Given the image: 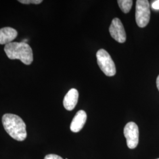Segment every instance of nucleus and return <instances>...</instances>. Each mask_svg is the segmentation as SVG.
Wrapping results in <instances>:
<instances>
[{
    "mask_svg": "<svg viewBox=\"0 0 159 159\" xmlns=\"http://www.w3.org/2000/svg\"><path fill=\"white\" fill-rule=\"evenodd\" d=\"M2 122L4 129L12 138L20 142L26 139V125L20 117L13 114H6L2 116Z\"/></svg>",
    "mask_w": 159,
    "mask_h": 159,
    "instance_id": "1",
    "label": "nucleus"
},
{
    "mask_svg": "<svg viewBox=\"0 0 159 159\" xmlns=\"http://www.w3.org/2000/svg\"><path fill=\"white\" fill-rule=\"evenodd\" d=\"M7 57L11 60H20L25 65H30L33 61L32 48L24 42H12L4 47Z\"/></svg>",
    "mask_w": 159,
    "mask_h": 159,
    "instance_id": "2",
    "label": "nucleus"
},
{
    "mask_svg": "<svg viewBox=\"0 0 159 159\" xmlns=\"http://www.w3.org/2000/svg\"><path fill=\"white\" fill-rule=\"evenodd\" d=\"M97 64L102 72L108 77L114 76L116 73L115 64L108 52L100 49L97 52Z\"/></svg>",
    "mask_w": 159,
    "mask_h": 159,
    "instance_id": "3",
    "label": "nucleus"
},
{
    "mask_svg": "<svg viewBox=\"0 0 159 159\" xmlns=\"http://www.w3.org/2000/svg\"><path fill=\"white\" fill-rule=\"evenodd\" d=\"M150 19V4L147 0H137L136 6V21L137 25L144 28Z\"/></svg>",
    "mask_w": 159,
    "mask_h": 159,
    "instance_id": "4",
    "label": "nucleus"
},
{
    "mask_svg": "<svg viewBox=\"0 0 159 159\" xmlns=\"http://www.w3.org/2000/svg\"><path fill=\"white\" fill-rule=\"evenodd\" d=\"M124 134L126 139L127 145L130 149L136 148L139 144V127L134 122L128 123L125 127Z\"/></svg>",
    "mask_w": 159,
    "mask_h": 159,
    "instance_id": "5",
    "label": "nucleus"
},
{
    "mask_svg": "<svg viewBox=\"0 0 159 159\" xmlns=\"http://www.w3.org/2000/svg\"><path fill=\"white\" fill-rule=\"evenodd\" d=\"M109 32L114 40L120 43H123L126 40V34L123 25L119 18H115L112 20L109 28Z\"/></svg>",
    "mask_w": 159,
    "mask_h": 159,
    "instance_id": "6",
    "label": "nucleus"
},
{
    "mask_svg": "<svg viewBox=\"0 0 159 159\" xmlns=\"http://www.w3.org/2000/svg\"><path fill=\"white\" fill-rule=\"evenodd\" d=\"M79 99V92L75 89H71L64 97L63 105L68 111L73 110L77 105Z\"/></svg>",
    "mask_w": 159,
    "mask_h": 159,
    "instance_id": "7",
    "label": "nucleus"
},
{
    "mask_svg": "<svg viewBox=\"0 0 159 159\" xmlns=\"http://www.w3.org/2000/svg\"><path fill=\"white\" fill-rule=\"evenodd\" d=\"M87 120V114L84 110H79L73 118L70 125V130L74 133L81 130L85 125Z\"/></svg>",
    "mask_w": 159,
    "mask_h": 159,
    "instance_id": "8",
    "label": "nucleus"
},
{
    "mask_svg": "<svg viewBox=\"0 0 159 159\" xmlns=\"http://www.w3.org/2000/svg\"><path fill=\"white\" fill-rule=\"evenodd\" d=\"M18 33L11 27H4L0 29V44L11 43L17 37Z\"/></svg>",
    "mask_w": 159,
    "mask_h": 159,
    "instance_id": "9",
    "label": "nucleus"
},
{
    "mask_svg": "<svg viewBox=\"0 0 159 159\" xmlns=\"http://www.w3.org/2000/svg\"><path fill=\"white\" fill-rule=\"evenodd\" d=\"M118 4L120 9L124 13H128L130 11L133 5V1L131 0H119L117 1Z\"/></svg>",
    "mask_w": 159,
    "mask_h": 159,
    "instance_id": "10",
    "label": "nucleus"
},
{
    "mask_svg": "<svg viewBox=\"0 0 159 159\" xmlns=\"http://www.w3.org/2000/svg\"><path fill=\"white\" fill-rule=\"evenodd\" d=\"M18 2L24 4H39L43 2V1L42 0H19Z\"/></svg>",
    "mask_w": 159,
    "mask_h": 159,
    "instance_id": "11",
    "label": "nucleus"
},
{
    "mask_svg": "<svg viewBox=\"0 0 159 159\" xmlns=\"http://www.w3.org/2000/svg\"><path fill=\"white\" fill-rule=\"evenodd\" d=\"M44 159H63L61 157L56 155V154H48L46 156V157H44Z\"/></svg>",
    "mask_w": 159,
    "mask_h": 159,
    "instance_id": "12",
    "label": "nucleus"
},
{
    "mask_svg": "<svg viewBox=\"0 0 159 159\" xmlns=\"http://www.w3.org/2000/svg\"><path fill=\"white\" fill-rule=\"evenodd\" d=\"M152 7L154 10H159V0L154 1L152 4Z\"/></svg>",
    "mask_w": 159,
    "mask_h": 159,
    "instance_id": "13",
    "label": "nucleus"
},
{
    "mask_svg": "<svg viewBox=\"0 0 159 159\" xmlns=\"http://www.w3.org/2000/svg\"><path fill=\"white\" fill-rule=\"evenodd\" d=\"M156 85H157V89L159 91V75L156 79Z\"/></svg>",
    "mask_w": 159,
    "mask_h": 159,
    "instance_id": "14",
    "label": "nucleus"
},
{
    "mask_svg": "<svg viewBox=\"0 0 159 159\" xmlns=\"http://www.w3.org/2000/svg\"></svg>",
    "mask_w": 159,
    "mask_h": 159,
    "instance_id": "15",
    "label": "nucleus"
},
{
    "mask_svg": "<svg viewBox=\"0 0 159 159\" xmlns=\"http://www.w3.org/2000/svg\"></svg>",
    "mask_w": 159,
    "mask_h": 159,
    "instance_id": "16",
    "label": "nucleus"
}]
</instances>
